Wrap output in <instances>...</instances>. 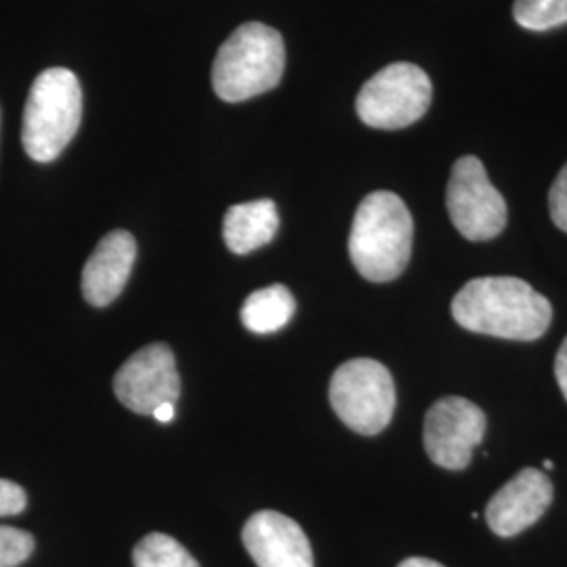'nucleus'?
Here are the masks:
<instances>
[{
    "mask_svg": "<svg viewBox=\"0 0 567 567\" xmlns=\"http://www.w3.org/2000/svg\"><path fill=\"white\" fill-rule=\"evenodd\" d=\"M458 324L487 337L536 341L553 320L547 297L519 278H477L466 282L452 301Z\"/></svg>",
    "mask_w": 567,
    "mask_h": 567,
    "instance_id": "nucleus-1",
    "label": "nucleus"
},
{
    "mask_svg": "<svg viewBox=\"0 0 567 567\" xmlns=\"http://www.w3.org/2000/svg\"><path fill=\"white\" fill-rule=\"evenodd\" d=\"M414 221L404 200L393 192H374L358 206L349 257L370 282H391L404 274L412 255Z\"/></svg>",
    "mask_w": 567,
    "mask_h": 567,
    "instance_id": "nucleus-2",
    "label": "nucleus"
},
{
    "mask_svg": "<svg viewBox=\"0 0 567 567\" xmlns=\"http://www.w3.org/2000/svg\"><path fill=\"white\" fill-rule=\"evenodd\" d=\"M286 49L278 30L250 21L221 44L213 65L219 100L240 103L264 95L282 81Z\"/></svg>",
    "mask_w": 567,
    "mask_h": 567,
    "instance_id": "nucleus-3",
    "label": "nucleus"
},
{
    "mask_svg": "<svg viewBox=\"0 0 567 567\" xmlns=\"http://www.w3.org/2000/svg\"><path fill=\"white\" fill-rule=\"evenodd\" d=\"M82 118L81 82L65 68H49L32 82L23 107L21 143L37 163H53L74 140Z\"/></svg>",
    "mask_w": 567,
    "mask_h": 567,
    "instance_id": "nucleus-4",
    "label": "nucleus"
},
{
    "mask_svg": "<svg viewBox=\"0 0 567 567\" xmlns=\"http://www.w3.org/2000/svg\"><path fill=\"white\" fill-rule=\"evenodd\" d=\"M330 404L351 431L360 435L381 433L395 412L391 372L370 358L344 362L332 374Z\"/></svg>",
    "mask_w": 567,
    "mask_h": 567,
    "instance_id": "nucleus-5",
    "label": "nucleus"
},
{
    "mask_svg": "<svg viewBox=\"0 0 567 567\" xmlns=\"http://www.w3.org/2000/svg\"><path fill=\"white\" fill-rule=\"evenodd\" d=\"M433 100L425 70L398 61L365 82L355 110L360 121L381 131H398L421 121Z\"/></svg>",
    "mask_w": 567,
    "mask_h": 567,
    "instance_id": "nucleus-6",
    "label": "nucleus"
},
{
    "mask_svg": "<svg viewBox=\"0 0 567 567\" xmlns=\"http://www.w3.org/2000/svg\"><path fill=\"white\" fill-rule=\"evenodd\" d=\"M447 215L471 243H486L507 227V203L487 179L486 166L475 156L458 158L446 189Z\"/></svg>",
    "mask_w": 567,
    "mask_h": 567,
    "instance_id": "nucleus-7",
    "label": "nucleus"
},
{
    "mask_svg": "<svg viewBox=\"0 0 567 567\" xmlns=\"http://www.w3.org/2000/svg\"><path fill=\"white\" fill-rule=\"evenodd\" d=\"M486 414L465 398H442L425 416V450L447 471H463L473 458V450L484 442Z\"/></svg>",
    "mask_w": 567,
    "mask_h": 567,
    "instance_id": "nucleus-8",
    "label": "nucleus"
},
{
    "mask_svg": "<svg viewBox=\"0 0 567 567\" xmlns=\"http://www.w3.org/2000/svg\"><path fill=\"white\" fill-rule=\"evenodd\" d=\"M114 393L122 405L145 416L166 402L177 404L182 381L171 347L147 344L131 355L114 377Z\"/></svg>",
    "mask_w": 567,
    "mask_h": 567,
    "instance_id": "nucleus-9",
    "label": "nucleus"
},
{
    "mask_svg": "<svg viewBox=\"0 0 567 567\" xmlns=\"http://www.w3.org/2000/svg\"><path fill=\"white\" fill-rule=\"evenodd\" d=\"M550 503L553 484L547 473L538 468H524L487 503V526L501 538L517 536L519 532L534 526L547 513Z\"/></svg>",
    "mask_w": 567,
    "mask_h": 567,
    "instance_id": "nucleus-10",
    "label": "nucleus"
},
{
    "mask_svg": "<svg viewBox=\"0 0 567 567\" xmlns=\"http://www.w3.org/2000/svg\"><path fill=\"white\" fill-rule=\"evenodd\" d=\"M243 543L259 567H313L303 527L278 511L255 513L244 526Z\"/></svg>",
    "mask_w": 567,
    "mask_h": 567,
    "instance_id": "nucleus-11",
    "label": "nucleus"
},
{
    "mask_svg": "<svg viewBox=\"0 0 567 567\" xmlns=\"http://www.w3.org/2000/svg\"><path fill=\"white\" fill-rule=\"evenodd\" d=\"M137 259V243L128 231H110L82 269V295L95 307L112 305L121 297Z\"/></svg>",
    "mask_w": 567,
    "mask_h": 567,
    "instance_id": "nucleus-12",
    "label": "nucleus"
},
{
    "mask_svg": "<svg viewBox=\"0 0 567 567\" xmlns=\"http://www.w3.org/2000/svg\"><path fill=\"white\" fill-rule=\"evenodd\" d=\"M280 217L274 200L236 204L225 213L224 240L236 255H248L278 234Z\"/></svg>",
    "mask_w": 567,
    "mask_h": 567,
    "instance_id": "nucleus-13",
    "label": "nucleus"
},
{
    "mask_svg": "<svg viewBox=\"0 0 567 567\" xmlns=\"http://www.w3.org/2000/svg\"><path fill=\"white\" fill-rule=\"evenodd\" d=\"M297 311L292 292L282 286L274 284L252 292L243 305V324L255 334H271L282 330Z\"/></svg>",
    "mask_w": 567,
    "mask_h": 567,
    "instance_id": "nucleus-14",
    "label": "nucleus"
},
{
    "mask_svg": "<svg viewBox=\"0 0 567 567\" xmlns=\"http://www.w3.org/2000/svg\"><path fill=\"white\" fill-rule=\"evenodd\" d=\"M135 567H200L189 550L166 534H150L133 550Z\"/></svg>",
    "mask_w": 567,
    "mask_h": 567,
    "instance_id": "nucleus-15",
    "label": "nucleus"
},
{
    "mask_svg": "<svg viewBox=\"0 0 567 567\" xmlns=\"http://www.w3.org/2000/svg\"><path fill=\"white\" fill-rule=\"evenodd\" d=\"M513 18L529 32H548L567 23V0H515Z\"/></svg>",
    "mask_w": 567,
    "mask_h": 567,
    "instance_id": "nucleus-16",
    "label": "nucleus"
},
{
    "mask_svg": "<svg viewBox=\"0 0 567 567\" xmlns=\"http://www.w3.org/2000/svg\"><path fill=\"white\" fill-rule=\"evenodd\" d=\"M34 553L32 534L18 527L0 526V567H18Z\"/></svg>",
    "mask_w": 567,
    "mask_h": 567,
    "instance_id": "nucleus-17",
    "label": "nucleus"
},
{
    "mask_svg": "<svg viewBox=\"0 0 567 567\" xmlns=\"http://www.w3.org/2000/svg\"><path fill=\"white\" fill-rule=\"evenodd\" d=\"M548 213L555 225L567 234V164L559 171L548 192Z\"/></svg>",
    "mask_w": 567,
    "mask_h": 567,
    "instance_id": "nucleus-18",
    "label": "nucleus"
},
{
    "mask_svg": "<svg viewBox=\"0 0 567 567\" xmlns=\"http://www.w3.org/2000/svg\"><path fill=\"white\" fill-rule=\"evenodd\" d=\"M25 505H28V498L23 487L18 486L16 482L0 480V517L20 515Z\"/></svg>",
    "mask_w": 567,
    "mask_h": 567,
    "instance_id": "nucleus-19",
    "label": "nucleus"
},
{
    "mask_svg": "<svg viewBox=\"0 0 567 567\" xmlns=\"http://www.w3.org/2000/svg\"><path fill=\"white\" fill-rule=\"evenodd\" d=\"M555 377H557V383L559 389L564 393V398L567 400V337L566 341L559 347L557 351V360H555Z\"/></svg>",
    "mask_w": 567,
    "mask_h": 567,
    "instance_id": "nucleus-20",
    "label": "nucleus"
},
{
    "mask_svg": "<svg viewBox=\"0 0 567 567\" xmlns=\"http://www.w3.org/2000/svg\"><path fill=\"white\" fill-rule=\"evenodd\" d=\"M158 423H171L175 419V404L173 402H166V404L158 405L152 414Z\"/></svg>",
    "mask_w": 567,
    "mask_h": 567,
    "instance_id": "nucleus-21",
    "label": "nucleus"
},
{
    "mask_svg": "<svg viewBox=\"0 0 567 567\" xmlns=\"http://www.w3.org/2000/svg\"><path fill=\"white\" fill-rule=\"evenodd\" d=\"M398 567H444L442 564H437V561H433V559H425V557H410V559H405Z\"/></svg>",
    "mask_w": 567,
    "mask_h": 567,
    "instance_id": "nucleus-22",
    "label": "nucleus"
},
{
    "mask_svg": "<svg viewBox=\"0 0 567 567\" xmlns=\"http://www.w3.org/2000/svg\"><path fill=\"white\" fill-rule=\"evenodd\" d=\"M545 468H547V471H553V468H555V463H553V461H545Z\"/></svg>",
    "mask_w": 567,
    "mask_h": 567,
    "instance_id": "nucleus-23",
    "label": "nucleus"
}]
</instances>
